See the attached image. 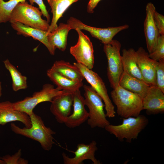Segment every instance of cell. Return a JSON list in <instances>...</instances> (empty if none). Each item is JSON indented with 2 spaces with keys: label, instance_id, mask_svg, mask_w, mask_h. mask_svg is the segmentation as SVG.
<instances>
[{
  "label": "cell",
  "instance_id": "obj_12",
  "mask_svg": "<svg viewBox=\"0 0 164 164\" xmlns=\"http://www.w3.org/2000/svg\"><path fill=\"white\" fill-rule=\"evenodd\" d=\"M74 93L68 92L57 95L53 98L50 110L58 122L64 123L70 114Z\"/></svg>",
  "mask_w": 164,
  "mask_h": 164
},
{
  "label": "cell",
  "instance_id": "obj_14",
  "mask_svg": "<svg viewBox=\"0 0 164 164\" xmlns=\"http://www.w3.org/2000/svg\"><path fill=\"white\" fill-rule=\"evenodd\" d=\"M156 10L153 4L150 2L146 6V16L144 23V29L147 49L149 53H152L156 45L160 35L154 19Z\"/></svg>",
  "mask_w": 164,
  "mask_h": 164
},
{
  "label": "cell",
  "instance_id": "obj_34",
  "mask_svg": "<svg viewBox=\"0 0 164 164\" xmlns=\"http://www.w3.org/2000/svg\"><path fill=\"white\" fill-rule=\"evenodd\" d=\"M0 164H5L4 162L0 158Z\"/></svg>",
  "mask_w": 164,
  "mask_h": 164
},
{
  "label": "cell",
  "instance_id": "obj_29",
  "mask_svg": "<svg viewBox=\"0 0 164 164\" xmlns=\"http://www.w3.org/2000/svg\"><path fill=\"white\" fill-rule=\"evenodd\" d=\"M156 69V86L164 93V59L159 60Z\"/></svg>",
  "mask_w": 164,
  "mask_h": 164
},
{
  "label": "cell",
  "instance_id": "obj_16",
  "mask_svg": "<svg viewBox=\"0 0 164 164\" xmlns=\"http://www.w3.org/2000/svg\"><path fill=\"white\" fill-rule=\"evenodd\" d=\"M85 105L84 98L81 95L80 90L75 91L73 94V113L64 123L67 127L70 128L78 127L87 120L89 113Z\"/></svg>",
  "mask_w": 164,
  "mask_h": 164
},
{
  "label": "cell",
  "instance_id": "obj_31",
  "mask_svg": "<svg viewBox=\"0 0 164 164\" xmlns=\"http://www.w3.org/2000/svg\"><path fill=\"white\" fill-rule=\"evenodd\" d=\"M31 5H33L34 3L37 4L39 9L41 12L44 17L46 18L47 21L49 22H50V17L47 11L46 6L43 0H28Z\"/></svg>",
  "mask_w": 164,
  "mask_h": 164
},
{
  "label": "cell",
  "instance_id": "obj_1",
  "mask_svg": "<svg viewBox=\"0 0 164 164\" xmlns=\"http://www.w3.org/2000/svg\"><path fill=\"white\" fill-rule=\"evenodd\" d=\"M31 122L30 128H21L14 123L10 124L12 131L38 142L45 150H50L54 144L53 135L56 132L50 128L46 127L41 117L33 112L29 115Z\"/></svg>",
  "mask_w": 164,
  "mask_h": 164
},
{
  "label": "cell",
  "instance_id": "obj_9",
  "mask_svg": "<svg viewBox=\"0 0 164 164\" xmlns=\"http://www.w3.org/2000/svg\"><path fill=\"white\" fill-rule=\"evenodd\" d=\"M67 24L71 29H79L88 32L92 37L98 39L104 44L110 43L116 35L128 28L127 24L107 28L94 27L86 25L80 20L73 17H70L68 20Z\"/></svg>",
  "mask_w": 164,
  "mask_h": 164
},
{
  "label": "cell",
  "instance_id": "obj_17",
  "mask_svg": "<svg viewBox=\"0 0 164 164\" xmlns=\"http://www.w3.org/2000/svg\"><path fill=\"white\" fill-rule=\"evenodd\" d=\"M13 105V103L9 101L0 102V125L17 121L22 123L26 128H30L31 122L29 116L24 112L14 109Z\"/></svg>",
  "mask_w": 164,
  "mask_h": 164
},
{
  "label": "cell",
  "instance_id": "obj_11",
  "mask_svg": "<svg viewBox=\"0 0 164 164\" xmlns=\"http://www.w3.org/2000/svg\"><path fill=\"white\" fill-rule=\"evenodd\" d=\"M137 63L144 81L150 86H156V69L158 62L151 58L142 47L136 51Z\"/></svg>",
  "mask_w": 164,
  "mask_h": 164
},
{
  "label": "cell",
  "instance_id": "obj_33",
  "mask_svg": "<svg viewBox=\"0 0 164 164\" xmlns=\"http://www.w3.org/2000/svg\"><path fill=\"white\" fill-rule=\"evenodd\" d=\"M2 82L0 81V98L1 97L2 94Z\"/></svg>",
  "mask_w": 164,
  "mask_h": 164
},
{
  "label": "cell",
  "instance_id": "obj_18",
  "mask_svg": "<svg viewBox=\"0 0 164 164\" xmlns=\"http://www.w3.org/2000/svg\"><path fill=\"white\" fill-rule=\"evenodd\" d=\"M12 28L17 32V34L26 37H31L43 44L47 48L50 53L54 55L56 49L49 42L47 31L43 30L26 26L19 22L11 23Z\"/></svg>",
  "mask_w": 164,
  "mask_h": 164
},
{
  "label": "cell",
  "instance_id": "obj_7",
  "mask_svg": "<svg viewBox=\"0 0 164 164\" xmlns=\"http://www.w3.org/2000/svg\"><path fill=\"white\" fill-rule=\"evenodd\" d=\"M121 43L113 39L108 44H104V51L108 61L107 76L110 86L113 89L118 86L120 78L123 72L120 51Z\"/></svg>",
  "mask_w": 164,
  "mask_h": 164
},
{
  "label": "cell",
  "instance_id": "obj_10",
  "mask_svg": "<svg viewBox=\"0 0 164 164\" xmlns=\"http://www.w3.org/2000/svg\"><path fill=\"white\" fill-rule=\"evenodd\" d=\"M77 32L78 38L77 44L70 47V53L75 58L77 63L92 70L94 63V49L90 38L79 29Z\"/></svg>",
  "mask_w": 164,
  "mask_h": 164
},
{
  "label": "cell",
  "instance_id": "obj_23",
  "mask_svg": "<svg viewBox=\"0 0 164 164\" xmlns=\"http://www.w3.org/2000/svg\"><path fill=\"white\" fill-rule=\"evenodd\" d=\"M50 7L52 18L48 33L51 32L57 27V24L65 11L72 4L79 0H47Z\"/></svg>",
  "mask_w": 164,
  "mask_h": 164
},
{
  "label": "cell",
  "instance_id": "obj_8",
  "mask_svg": "<svg viewBox=\"0 0 164 164\" xmlns=\"http://www.w3.org/2000/svg\"><path fill=\"white\" fill-rule=\"evenodd\" d=\"M73 65L80 72L87 82L90 84L104 103L107 117L113 118L115 116L114 107L108 95L105 84L99 75L92 70L89 69L78 63Z\"/></svg>",
  "mask_w": 164,
  "mask_h": 164
},
{
  "label": "cell",
  "instance_id": "obj_4",
  "mask_svg": "<svg viewBox=\"0 0 164 164\" xmlns=\"http://www.w3.org/2000/svg\"><path fill=\"white\" fill-rule=\"evenodd\" d=\"M42 13L38 8L25 1L19 3L12 11L9 21L10 23L19 22L32 28L47 31L50 25L43 19Z\"/></svg>",
  "mask_w": 164,
  "mask_h": 164
},
{
  "label": "cell",
  "instance_id": "obj_30",
  "mask_svg": "<svg viewBox=\"0 0 164 164\" xmlns=\"http://www.w3.org/2000/svg\"><path fill=\"white\" fill-rule=\"evenodd\" d=\"M154 19L160 35H164V16L155 10L154 13Z\"/></svg>",
  "mask_w": 164,
  "mask_h": 164
},
{
  "label": "cell",
  "instance_id": "obj_24",
  "mask_svg": "<svg viewBox=\"0 0 164 164\" xmlns=\"http://www.w3.org/2000/svg\"><path fill=\"white\" fill-rule=\"evenodd\" d=\"M51 68L66 77L75 81L82 82L84 79L74 65L63 60L55 61Z\"/></svg>",
  "mask_w": 164,
  "mask_h": 164
},
{
  "label": "cell",
  "instance_id": "obj_25",
  "mask_svg": "<svg viewBox=\"0 0 164 164\" xmlns=\"http://www.w3.org/2000/svg\"><path fill=\"white\" fill-rule=\"evenodd\" d=\"M5 67L10 73L12 80V88L14 91L25 89L28 87L27 78L17 69L7 59L3 62Z\"/></svg>",
  "mask_w": 164,
  "mask_h": 164
},
{
  "label": "cell",
  "instance_id": "obj_26",
  "mask_svg": "<svg viewBox=\"0 0 164 164\" xmlns=\"http://www.w3.org/2000/svg\"><path fill=\"white\" fill-rule=\"evenodd\" d=\"M26 0H0V23L9 22L11 14L17 5Z\"/></svg>",
  "mask_w": 164,
  "mask_h": 164
},
{
  "label": "cell",
  "instance_id": "obj_28",
  "mask_svg": "<svg viewBox=\"0 0 164 164\" xmlns=\"http://www.w3.org/2000/svg\"><path fill=\"white\" fill-rule=\"evenodd\" d=\"M22 150L19 149L14 154L7 155L1 157L5 164H27L28 161L21 157Z\"/></svg>",
  "mask_w": 164,
  "mask_h": 164
},
{
  "label": "cell",
  "instance_id": "obj_19",
  "mask_svg": "<svg viewBox=\"0 0 164 164\" xmlns=\"http://www.w3.org/2000/svg\"><path fill=\"white\" fill-rule=\"evenodd\" d=\"M118 85L127 90L138 94L142 98L150 87L145 82L124 72L120 77Z\"/></svg>",
  "mask_w": 164,
  "mask_h": 164
},
{
  "label": "cell",
  "instance_id": "obj_3",
  "mask_svg": "<svg viewBox=\"0 0 164 164\" xmlns=\"http://www.w3.org/2000/svg\"><path fill=\"white\" fill-rule=\"evenodd\" d=\"M149 119L145 115L140 114L136 117L123 118L122 123L117 125L110 124L104 129L114 135L121 141L125 139L128 143L136 139L139 134L147 126Z\"/></svg>",
  "mask_w": 164,
  "mask_h": 164
},
{
  "label": "cell",
  "instance_id": "obj_5",
  "mask_svg": "<svg viewBox=\"0 0 164 164\" xmlns=\"http://www.w3.org/2000/svg\"><path fill=\"white\" fill-rule=\"evenodd\" d=\"M85 105L88 108L87 124L92 128L98 127L104 128L110 124L104 111L103 101L91 86H83Z\"/></svg>",
  "mask_w": 164,
  "mask_h": 164
},
{
  "label": "cell",
  "instance_id": "obj_22",
  "mask_svg": "<svg viewBox=\"0 0 164 164\" xmlns=\"http://www.w3.org/2000/svg\"><path fill=\"white\" fill-rule=\"evenodd\" d=\"M46 74L50 80L57 87L63 90L74 92L83 86L82 82L70 79L51 68L48 70Z\"/></svg>",
  "mask_w": 164,
  "mask_h": 164
},
{
  "label": "cell",
  "instance_id": "obj_20",
  "mask_svg": "<svg viewBox=\"0 0 164 164\" xmlns=\"http://www.w3.org/2000/svg\"><path fill=\"white\" fill-rule=\"evenodd\" d=\"M70 27L67 23H60L55 29L48 33L47 39L50 44L55 48L64 51L67 44V39Z\"/></svg>",
  "mask_w": 164,
  "mask_h": 164
},
{
  "label": "cell",
  "instance_id": "obj_32",
  "mask_svg": "<svg viewBox=\"0 0 164 164\" xmlns=\"http://www.w3.org/2000/svg\"><path fill=\"white\" fill-rule=\"evenodd\" d=\"M101 0H89L87 6V12L89 13H93L94 9Z\"/></svg>",
  "mask_w": 164,
  "mask_h": 164
},
{
  "label": "cell",
  "instance_id": "obj_13",
  "mask_svg": "<svg viewBox=\"0 0 164 164\" xmlns=\"http://www.w3.org/2000/svg\"><path fill=\"white\" fill-rule=\"evenodd\" d=\"M94 140L89 144L79 143L77 145L76 150L73 152L74 156L69 157L65 153H62L64 164H82L86 159L91 160L94 164H101L100 161L95 157V153L98 148Z\"/></svg>",
  "mask_w": 164,
  "mask_h": 164
},
{
  "label": "cell",
  "instance_id": "obj_15",
  "mask_svg": "<svg viewBox=\"0 0 164 164\" xmlns=\"http://www.w3.org/2000/svg\"><path fill=\"white\" fill-rule=\"evenodd\" d=\"M142 105L148 115L163 113L164 93L156 86H150L142 98Z\"/></svg>",
  "mask_w": 164,
  "mask_h": 164
},
{
  "label": "cell",
  "instance_id": "obj_6",
  "mask_svg": "<svg viewBox=\"0 0 164 164\" xmlns=\"http://www.w3.org/2000/svg\"><path fill=\"white\" fill-rule=\"evenodd\" d=\"M68 92L69 91L63 90L57 87L54 88L51 84H45L40 91L34 92L32 96L13 103V107L14 109L24 112L29 116L39 104L45 102H51L56 96Z\"/></svg>",
  "mask_w": 164,
  "mask_h": 164
},
{
  "label": "cell",
  "instance_id": "obj_27",
  "mask_svg": "<svg viewBox=\"0 0 164 164\" xmlns=\"http://www.w3.org/2000/svg\"><path fill=\"white\" fill-rule=\"evenodd\" d=\"M149 56L152 59L157 61L164 59V35L159 36L154 50L149 53Z\"/></svg>",
  "mask_w": 164,
  "mask_h": 164
},
{
  "label": "cell",
  "instance_id": "obj_21",
  "mask_svg": "<svg viewBox=\"0 0 164 164\" xmlns=\"http://www.w3.org/2000/svg\"><path fill=\"white\" fill-rule=\"evenodd\" d=\"M121 57L123 72L145 82L137 64L135 50L133 48L123 49Z\"/></svg>",
  "mask_w": 164,
  "mask_h": 164
},
{
  "label": "cell",
  "instance_id": "obj_2",
  "mask_svg": "<svg viewBox=\"0 0 164 164\" xmlns=\"http://www.w3.org/2000/svg\"><path fill=\"white\" fill-rule=\"evenodd\" d=\"M111 96L118 115L123 118L137 117L143 110L142 98L119 85L111 91Z\"/></svg>",
  "mask_w": 164,
  "mask_h": 164
}]
</instances>
